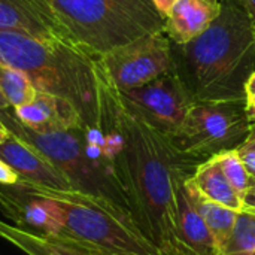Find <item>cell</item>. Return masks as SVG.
<instances>
[{"label": "cell", "mask_w": 255, "mask_h": 255, "mask_svg": "<svg viewBox=\"0 0 255 255\" xmlns=\"http://www.w3.org/2000/svg\"><path fill=\"white\" fill-rule=\"evenodd\" d=\"M114 120L121 136L114 170L128 211L142 233L160 250V255H175L176 182L191 176L199 160L184 154L170 136L128 111L117 87Z\"/></svg>", "instance_id": "6da1fadb"}, {"label": "cell", "mask_w": 255, "mask_h": 255, "mask_svg": "<svg viewBox=\"0 0 255 255\" xmlns=\"http://www.w3.org/2000/svg\"><path fill=\"white\" fill-rule=\"evenodd\" d=\"M173 72L196 102L247 100L255 72L254 25L239 0H221L218 18L199 37L170 46Z\"/></svg>", "instance_id": "7a4b0ae2"}, {"label": "cell", "mask_w": 255, "mask_h": 255, "mask_svg": "<svg viewBox=\"0 0 255 255\" xmlns=\"http://www.w3.org/2000/svg\"><path fill=\"white\" fill-rule=\"evenodd\" d=\"M94 58L70 40H42L24 33L0 31V63L25 72L39 91L67 100L84 127L99 124Z\"/></svg>", "instance_id": "3957f363"}, {"label": "cell", "mask_w": 255, "mask_h": 255, "mask_svg": "<svg viewBox=\"0 0 255 255\" xmlns=\"http://www.w3.org/2000/svg\"><path fill=\"white\" fill-rule=\"evenodd\" d=\"M70 40L91 57L164 33L154 0H46Z\"/></svg>", "instance_id": "277c9868"}, {"label": "cell", "mask_w": 255, "mask_h": 255, "mask_svg": "<svg viewBox=\"0 0 255 255\" xmlns=\"http://www.w3.org/2000/svg\"><path fill=\"white\" fill-rule=\"evenodd\" d=\"M31 185V184H30ZM36 193L57 202L61 227L55 238L88 253L160 255L123 206L91 194L31 185Z\"/></svg>", "instance_id": "5b68a950"}, {"label": "cell", "mask_w": 255, "mask_h": 255, "mask_svg": "<svg viewBox=\"0 0 255 255\" xmlns=\"http://www.w3.org/2000/svg\"><path fill=\"white\" fill-rule=\"evenodd\" d=\"M0 121L9 133L27 142L48 158L67 179L72 190L111 200L128 211L124 191L114 167L96 160L88 152L84 127L34 131L24 127L15 118L10 108L0 111Z\"/></svg>", "instance_id": "8992f818"}, {"label": "cell", "mask_w": 255, "mask_h": 255, "mask_svg": "<svg viewBox=\"0 0 255 255\" xmlns=\"http://www.w3.org/2000/svg\"><path fill=\"white\" fill-rule=\"evenodd\" d=\"M251 127L247 100L196 102L172 140L184 154L205 161L238 149L248 139Z\"/></svg>", "instance_id": "52a82bcc"}, {"label": "cell", "mask_w": 255, "mask_h": 255, "mask_svg": "<svg viewBox=\"0 0 255 255\" xmlns=\"http://www.w3.org/2000/svg\"><path fill=\"white\" fill-rule=\"evenodd\" d=\"M120 96L128 111L170 137L196 103L173 69L142 87L120 91Z\"/></svg>", "instance_id": "ba28073f"}, {"label": "cell", "mask_w": 255, "mask_h": 255, "mask_svg": "<svg viewBox=\"0 0 255 255\" xmlns=\"http://www.w3.org/2000/svg\"><path fill=\"white\" fill-rule=\"evenodd\" d=\"M172 42L164 33L140 37L97 57L120 91L142 87L173 69Z\"/></svg>", "instance_id": "9c48e42d"}, {"label": "cell", "mask_w": 255, "mask_h": 255, "mask_svg": "<svg viewBox=\"0 0 255 255\" xmlns=\"http://www.w3.org/2000/svg\"><path fill=\"white\" fill-rule=\"evenodd\" d=\"M0 211L15 227L40 238L57 236L61 227L57 202L40 196L21 179L12 185L0 184Z\"/></svg>", "instance_id": "30bf717a"}, {"label": "cell", "mask_w": 255, "mask_h": 255, "mask_svg": "<svg viewBox=\"0 0 255 255\" xmlns=\"http://www.w3.org/2000/svg\"><path fill=\"white\" fill-rule=\"evenodd\" d=\"M0 31L42 40H70L46 0H0Z\"/></svg>", "instance_id": "8fae6325"}, {"label": "cell", "mask_w": 255, "mask_h": 255, "mask_svg": "<svg viewBox=\"0 0 255 255\" xmlns=\"http://www.w3.org/2000/svg\"><path fill=\"white\" fill-rule=\"evenodd\" d=\"M0 158L18 173L21 181L27 184L61 191L72 190L67 179L48 158L12 133L3 143H0Z\"/></svg>", "instance_id": "7c38bea8"}, {"label": "cell", "mask_w": 255, "mask_h": 255, "mask_svg": "<svg viewBox=\"0 0 255 255\" xmlns=\"http://www.w3.org/2000/svg\"><path fill=\"white\" fill-rule=\"evenodd\" d=\"M12 111L24 127L34 131L84 127L78 111L67 100L43 91H37L33 102Z\"/></svg>", "instance_id": "4fadbf2b"}, {"label": "cell", "mask_w": 255, "mask_h": 255, "mask_svg": "<svg viewBox=\"0 0 255 255\" xmlns=\"http://www.w3.org/2000/svg\"><path fill=\"white\" fill-rule=\"evenodd\" d=\"M221 0H176L166 15L164 34L173 43L199 37L218 18Z\"/></svg>", "instance_id": "5bb4252c"}, {"label": "cell", "mask_w": 255, "mask_h": 255, "mask_svg": "<svg viewBox=\"0 0 255 255\" xmlns=\"http://www.w3.org/2000/svg\"><path fill=\"white\" fill-rule=\"evenodd\" d=\"M190 179L196 190L208 200L238 212L244 209V199L227 181L214 157L199 163Z\"/></svg>", "instance_id": "9a60e30c"}, {"label": "cell", "mask_w": 255, "mask_h": 255, "mask_svg": "<svg viewBox=\"0 0 255 255\" xmlns=\"http://www.w3.org/2000/svg\"><path fill=\"white\" fill-rule=\"evenodd\" d=\"M185 187L190 193V197L194 203V208L197 209L199 215L202 217L203 223L206 224L208 230L211 232V235L217 244V248L220 251V255H221V251H223L226 242L229 241V238L232 235V230L235 227V223H236L239 212L229 209L220 203H215V202L203 197L196 190L190 176L185 179Z\"/></svg>", "instance_id": "2e32d148"}, {"label": "cell", "mask_w": 255, "mask_h": 255, "mask_svg": "<svg viewBox=\"0 0 255 255\" xmlns=\"http://www.w3.org/2000/svg\"><path fill=\"white\" fill-rule=\"evenodd\" d=\"M0 90L12 109L33 102L39 91L25 72L4 63H0Z\"/></svg>", "instance_id": "e0dca14e"}, {"label": "cell", "mask_w": 255, "mask_h": 255, "mask_svg": "<svg viewBox=\"0 0 255 255\" xmlns=\"http://www.w3.org/2000/svg\"><path fill=\"white\" fill-rule=\"evenodd\" d=\"M255 253V212L242 209L221 255H251Z\"/></svg>", "instance_id": "ac0fdd59"}, {"label": "cell", "mask_w": 255, "mask_h": 255, "mask_svg": "<svg viewBox=\"0 0 255 255\" xmlns=\"http://www.w3.org/2000/svg\"><path fill=\"white\" fill-rule=\"evenodd\" d=\"M214 158L218 163V166L223 170L227 181L232 184V187L244 199L247 191L253 185V179H251L250 173L247 172V169H245V166H244V163L238 154V149L220 152V154L214 155Z\"/></svg>", "instance_id": "d6986e66"}, {"label": "cell", "mask_w": 255, "mask_h": 255, "mask_svg": "<svg viewBox=\"0 0 255 255\" xmlns=\"http://www.w3.org/2000/svg\"><path fill=\"white\" fill-rule=\"evenodd\" d=\"M238 154L247 169V172L250 173L253 182L255 181V142L247 139L239 148H238Z\"/></svg>", "instance_id": "ffe728a7"}, {"label": "cell", "mask_w": 255, "mask_h": 255, "mask_svg": "<svg viewBox=\"0 0 255 255\" xmlns=\"http://www.w3.org/2000/svg\"><path fill=\"white\" fill-rule=\"evenodd\" d=\"M48 241V244L61 255H90L88 253H85L81 247L75 245V244H70L67 241H63V239H58L55 236H48L45 238Z\"/></svg>", "instance_id": "44dd1931"}, {"label": "cell", "mask_w": 255, "mask_h": 255, "mask_svg": "<svg viewBox=\"0 0 255 255\" xmlns=\"http://www.w3.org/2000/svg\"><path fill=\"white\" fill-rule=\"evenodd\" d=\"M19 181L18 173L0 158V184L1 185H12Z\"/></svg>", "instance_id": "7402d4cb"}, {"label": "cell", "mask_w": 255, "mask_h": 255, "mask_svg": "<svg viewBox=\"0 0 255 255\" xmlns=\"http://www.w3.org/2000/svg\"><path fill=\"white\" fill-rule=\"evenodd\" d=\"M244 208L255 212V181L253 182V185L250 187V190L247 191L245 197H244Z\"/></svg>", "instance_id": "603a6c76"}, {"label": "cell", "mask_w": 255, "mask_h": 255, "mask_svg": "<svg viewBox=\"0 0 255 255\" xmlns=\"http://www.w3.org/2000/svg\"><path fill=\"white\" fill-rule=\"evenodd\" d=\"M176 0H154V4L157 6V9L166 16L167 15V12L170 10V7H172V4L175 3Z\"/></svg>", "instance_id": "cb8c5ba5"}, {"label": "cell", "mask_w": 255, "mask_h": 255, "mask_svg": "<svg viewBox=\"0 0 255 255\" xmlns=\"http://www.w3.org/2000/svg\"><path fill=\"white\" fill-rule=\"evenodd\" d=\"M239 1L247 9V12L250 13L251 19L255 21V0H239Z\"/></svg>", "instance_id": "d4e9b609"}, {"label": "cell", "mask_w": 255, "mask_h": 255, "mask_svg": "<svg viewBox=\"0 0 255 255\" xmlns=\"http://www.w3.org/2000/svg\"><path fill=\"white\" fill-rule=\"evenodd\" d=\"M250 97H255V72L247 84V99H250Z\"/></svg>", "instance_id": "484cf974"}, {"label": "cell", "mask_w": 255, "mask_h": 255, "mask_svg": "<svg viewBox=\"0 0 255 255\" xmlns=\"http://www.w3.org/2000/svg\"><path fill=\"white\" fill-rule=\"evenodd\" d=\"M9 134H10L9 130H7V128L3 126V123L0 121V143H3V142L9 137Z\"/></svg>", "instance_id": "4316f807"}, {"label": "cell", "mask_w": 255, "mask_h": 255, "mask_svg": "<svg viewBox=\"0 0 255 255\" xmlns=\"http://www.w3.org/2000/svg\"><path fill=\"white\" fill-rule=\"evenodd\" d=\"M247 112H248V117H250L251 123L255 124V106H248L247 105Z\"/></svg>", "instance_id": "83f0119b"}, {"label": "cell", "mask_w": 255, "mask_h": 255, "mask_svg": "<svg viewBox=\"0 0 255 255\" xmlns=\"http://www.w3.org/2000/svg\"><path fill=\"white\" fill-rule=\"evenodd\" d=\"M7 108H9V103H7V100L4 99V96H3V93L0 90V111L1 109H7Z\"/></svg>", "instance_id": "f1b7e54d"}, {"label": "cell", "mask_w": 255, "mask_h": 255, "mask_svg": "<svg viewBox=\"0 0 255 255\" xmlns=\"http://www.w3.org/2000/svg\"><path fill=\"white\" fill-rule=\"evenodd\" d=\"M248 139H250V140H253V142H255V124H253V127H251V133H250Z\"/></svg>", "instance_id": "f546056e"}, {"label": "cell", "mask_w": 255, "mask_h": 255, "mask_svg": "<svg viewBox=\"0 0 255 255\" xmlns=\"http://www.w3.org/2000/svg\"><path fill=\"white\" fill-rule=\"evenodd\" d=\"M85 251V250H84ZM85 253H88V251H85ZM90 255H133V254H103V253H88Z\"/></svg>", "instance_id": "4dcf8cb0"}, {"label": "cell", "mask_w": 255, "mask_h": 255, "mask_svg": "<svg viewBox=\"0 0 255 255\" xmlns=\"http://www.w3.org/2000/svg\"><path fill=\"white\" fill-rule=\"evenodd\" d=\"M247 105H248V106H255V97L247 99Z\"/></svg>", "instance_id": "1f68e13d"}, {"label": "cell", "mask_w": 255, "mask_h": 255, "mask_svg": "<svg viewBox=\"0 0 255 255\" xmlns=\"http://www.w3.org/2000/svg\"><path fill=\"white\" fill-rule=\"evenodd\" d=\"M253 25H254V37H255V21H253Z\"/></svg>", "instance_id": "d6a6232c"}, {"label": "cell", "mask_w": 255, "mask_h": 255, "mask_svg": "<svg viewBox=\"0 0 255 255\" xmlns=\"http://www.w3.org/2000/svg\"><path fill=\"white\" fill-rule=\"evenodd\" d=\"M251 255H255V253H254V254H251Z\"/></svg>", "instance_id": "836d02e7"}]
</instances>
